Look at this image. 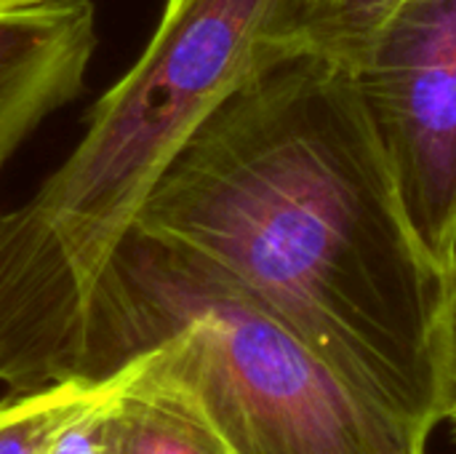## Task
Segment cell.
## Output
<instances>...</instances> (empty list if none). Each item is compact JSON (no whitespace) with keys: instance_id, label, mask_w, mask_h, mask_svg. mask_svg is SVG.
<instances>
[{"instance_id":"8992f818","label":"cell","mask_w":456,"mask_h":454,"mask_svg":"<svg viewBox=\"0 0 456 454\" xmlns=\"http://www.w3.org/2000/svg\"><path fill=\"white\" fill-rule=\"evenodd\" d=\"M110 447L112 454H232L163 345L115 369Z\"/></svg>"},{"instance_id":"ba28073f","label":"cell","mask_w":456,"mask_h":454,"mask_svg":"<svg viewBox=\"0 0 456 454\" xmlns=\"http://www.w3.org/2000/svg\"><path fill=\"white\" fill-rule=\"evenodd\" d=\"M88 380H67L0 401V454H45L59 423L75 407Z\"/></svg>"},{"instance_id":"277c9868","label":"cell","mask_w":456,"mask_h":454,"mask_svg":"<svg viewBox=\"0 0 456 454\" xmlns=\"http://www.w3.org/2000/svg\"><path fill=\"white\" fill-rule=\"evenodd\" d=\"M347 70L417 241L456 276V0H403Z\"/></svg>"},{"instance_id":"30bf717a","label":"cell","mask_w":456,"mask_h":454,"mask_svg":"<svg viewBox=\"0 0 456 454\" xmlns=\"http://www.w3.org/2000/svg\"><path fill=\"white\" fill-rule=\"evenodd\" d=\"M40 3H51V0H0V13L19 11V8H29V5H40Z\"/></svg>"},{"instance_id":"6da1fadb","label":"cell","mask_w":456,"mask_h":454,"mask_svg":"<svg viewBox=\"0 0 456 454\" xmlns=\"http://www.w3.org/2000/svg\"><path fill=\"white\" fill-rule=\"evenodd\" d=\"M131 230L216 270L422 436L446 423L456 276L417 241L347 67L299 54L248 80Z\"/></svg>"},{"instance_id":"5b68a950","label":"cell","mask_w":456,"mask_h":454,"mask_svg":"<svg viewBox=\"0 0 456 454\" xmlns=\"http://www.w3.org/2000/svg\"><path fill=\"white\" fill-rule=\"evenodd\" d=\"M94 51L96 11L88 0H51L0 13V166L80 94Z\"/></svg>"},{"instance_id":"7a4b0ae2","label":"cell","mask_w":456,"mask_h":454,"mask_svg":"<svg viewBox=\"0 0 456 454\" xmlns=\"http://www.w3.org/2000/svg\"><path fill=\"white\" fill-rule=\"evenodd\" d=\"M299 0H166L139 59L72 153L0 214V385L88 380L102 278L192 134L248 80L299 56Z\"/></svg>"},{"instance_id":"9c48e42d","label":"cell","mask_w":456,"mask_h":454,"mask_svg":"<svg viewBox=\"0 0 456 454\" xmlns=\"http://www.w3.org/2000/svg\"><path fill=\"white\" fill-rule=\"evenodd\" d=\"M115 396V372L104 380H88L86 391L59 423L45 454H112L110 417Z\"/></svg>"},{"instance_id":"3957f363","label":"cell","mask_w":456,"mask_h":454,"mask_svg":"<svg viewBox=\"0 0 456 454\" xmlns=\"http://www.w3.org/2000/svg\"><path fill=\"white\" fill-rule=\"evenodd\" d=\"M163 345L232 454H428L289 326L187 252L131 230L91 316L88 380Z\"/></svg>"},{"instance_id":"52a82bcc","label":"cell","mask_w":456,"mask_h":454,"mask_svg":"<svg viewBox=\"0 0 456 454\" xmlns=\"http://www.w3.org/2000/svg\"><path fill=\"white\" fill-rule=\"evenodd\" d=\"M403 0H299L297 40L302 54H315L342 67L363 54L374 32Z\"/></svg>"},{"instance_id":"7c38bea8","label":"cell","mask_w":456,"mask_h":454,"mask_svg":"<svg viewBox=\"0 0 456 454\" xmlns=\"http://www.w3.org/2000/svg\"><path fill=\"white\" fill-rule=\"evenodd\" d=\"M449 425L454 428V436H456V415H454V417H452V420H449Z\"/></svg>"},{"instance_id":"8fae6325","label":"cell","mask_w":456,"mask_h":454,"mask_svg":"<svg viewBox=\"0 0 456 454\" xmlns=\"http://www.w3.org/2000/svg\"><path fill=\"white\" fill-rule=\"evenodd\" d=\"M454 356H456V302H454ZM454 415H456V388H454V404H452L449 417H454ZM449 417H446V423H449Z\"/></svg>"}]
</instances>
